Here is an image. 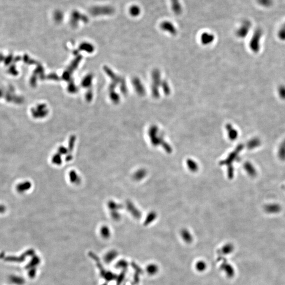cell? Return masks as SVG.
Instances as JSON below:
<instances>
[{
    "label": "cell",
    "mask_w": 285,
    "mask_h": 285,
    "mask_svg": "<svg viewBox=\"0 0 285 285\" xmlns=\"http://www.w3.org/2000/svg\"><path fill=\"white\" fill-rule=\"evenodd\" d=\"M94 10L97 11H100L93 13V14H112L114 12V9L111 7H101V8H94Z\"/></svg>",
    "instance_id": "cell-6"
},
{
    "label": "cell",
    "mask_w": 285,
    "mask_h": 285,
    "mask_svg": "<svg viewBox=\"0 0 285 285\" xmlns=\"http://www.w3.org/2000/svg\"><path fill=\"white\" fill-rule=\"evenodd\" d=\"M69 178L70 182L73 183V184L78 185L81 182V178H80V176L74 170H72L69 172Z\"/></svg>",
    "instance_id": "cell-7"
},
{
    "label": "cell",
    "mask_w": 285,
    "mask_h": 285,
    "mask_svg": "<svg viewBox=\"0 0 285 285\" xmlns=\"http://www.w3.org/2000/svg\"><path fill=\"white\" fill-rule=\"evenodd\" d=\"M278 92L279 96L281 98L283 99H285V86L284 85H281L279 86V87L278 89Z\"/></svg>",
    "instance_id": "cell-17"
},
{
    "label": "cell",
    "mask_w": 285,
    "mask_h": 285,
    "mask_svg": "<svg viewBox=\"0 0 285 285\" xmlns=\"http://www.w3.org/2000/svg\"><path fill=\"white\" fill-rule=\"evenodd\" d=\"M202 40L205 42H208L210 41L211 40H212L213 38V37L212 35H211L210 34H208V33H204L203 35H202Z\"/></svg>",
    "instance_id": "cell-24"
},
{
    "label": "cell",
    "mask_w": 285,
    "mask_h": 285,
    "mask_svg": "<svg viewBox=\"0 0 285 285\" xmlns=\"http://www.w3.org/2000/svg\"><path fill=\"white\" fill-rule=\"evenodd\" d=\"M126 208H127V210L128 211V212L130 213V214L134 218H135L136 219L140 218L141 214H140V211L136 208L134 204L131 201H127L126 203Z\"/></svg>",
    "instance_id": "cell-3"
},
{
    "label": "cell",
    "mask_w": 285,
    "mask_h": 285,
    "mask_svg": "<svg viewBox=\"0 0 285 285\" xmlns=\"http://www.w3.org/2000/svg\"><path fill=\"white\" fill-rule=\"evenodd\" d=\"M228 131L229 133V138L232 140H234L237 138L238 136V133L237 130H235L231 125L228 126Z\"/></svg>",
    "instance_id": "cell-11"
},
{
    "label": "cell",
    "mask_w": 285,
    "mask_h": 285,
    "mask_svg": "<svg viewBox=\"0 0 285 285\" xmlns=\"http://www.w3.org/2000/svg\"><path fill=\"white\" fill-rule=\"evenodd\" d=\"M187 164L189 166V169L192 171H196L197 170V165L193 160H189L187 161Z\"/></svg>",
    "instance_id": "cell-15"
},
{
    "label": "cell",
    "mask_w": 285,
    "mask_h": 285,
    "mask_svg": "<svg viewBox=\"0 0 285 285\" xmlns=\"http://www.w3.org/2000/svg\"><path fill=\"white\" fill-rule=\"evenodd\" d=\"M51 161L53 164L57 165H60L62 164V155L59 153L55 154L52 157Z\"/></svg>",
    "instance_id": "cell-12"
},
{
    "label": "cell",
    "mask_w": 285,
    "mask_h": 285,
    "mask_svg": "<svg viewBox=\"0 0 285 285\" xmlns=\"http://www.w3.org/2000/svg\"><path fill=\"white\" fill-rule=\"evenodd\" d=\"M110 214L112 217V218L115 220H118L120 219L121 217L120 213L118 212V211H110Z\"/></svg>",
    "instance_id": "cell-20"
},
{
    "label": "cell",
    "mask_w": 285,
    "mask_h": 285,
    "mask_svg": "<svg viewBox=\"0 0 285 285\" xmlns=\"http://www.w3.org/2000/svg\"><path fill=\"white\" fill-rule=\"evenodd\" d=\"M101 235L103 236L104 237H107L110 236V232L109 228H108L106 226H104L101 229Z\"/></svg>",
    "instance_id": "cell-19"
},
{
    "label": "cell",
    "mask_w": 285,
    "mask_h": 285,
    "mask_svg": "<svg viewBox=\"0 0 285 285\" xmlns=\"http://www.w3.org/2000/svg\"><path fill=\"white\" fill-rule=\"evenodd\" d=\"M146 174V171L144 170H140L137 171L134 174V178L135 180H140L144 178Z\"/></svg>",
    "instance_id": "cell-13"
},
{
    "label": "cell",
    "mask_w": 285,
    "mask_h": 285,
    "mask_svg": "<svg viewBox=\"0 0 285 285\" xmlns=\"http://www.w3.org/2000/svg\"><path fill=\"white\" fill-rule=\"evenodd\" d=\"M262 35L261 29L258 28L254 31L252 37L250 40L249 46L250 49L254 52H258L260 50V41Z\"/></svg>",
    "instance_id": "cell-1"
},
{
    "label": "cell",
    "mask_w": 285,
    "mask_h": 285,
    "mask_svg": "<svg viewBox=\"0 0 285 285\" xmlns=\"http://www.w3.org/2000/svg\"><path fill=\"white\" fill-rule=\"evenodd\" d=\"M73 156L72 154H67L66 155L65 160L66 162H70L73 160Z\"/></svg>",
    "instance_id": "cell-26"
},
{
    "label": "cell",
    "mask_w": 285,
    "mask_h": 285,
    "mask_svg": "<svg viewBox=\"0 0 285 285\" xmlns=\"http://www.w3.org/2000/svg\"><path fill=\"white\" fill-rule=\"evenodd\" d=\"M130 15L133 16H135V17L137 16L141 13L140 8L138 7V5H134L130 8Z\"/></svg>",
    "instance_id": "cell-10"
},
{
    "label": "cell",
    "mask_w": 285,
    "mask_h": 285,
    "mask_svg": "<svg viewBox=\"0 0 285 285\" xmlns=\"http://www.w3.org/2000/svg\"><path fill=\"white\" fill-rule=\"evenodd\" d=\"M251 26V23L249 21L245 20L241 24V26L237 30V35L240 38L246 37L248 35V33L250 30V27Z\"/></svg>",
    "instance_id": "cell-2"
},
{
    "label": "cell",
    "mask_w": 285,
    "mask_h": 285,
    "mask_svg": "<svg viewBox=\"0 0 285 285\" xmlns=\"http://www.w3.org/2000/svg\"><path fill=\"white\" fill-rule=\"evenodd\" d=\"M107 206L110 211H118L123 208V205L119 204L112 200H110L107 203Z\"/></svg>",
    "instance_id": "cell-8"
},
{
    "label": "cell",
    "mask_w": 285,
    "mask_h": 285,
    "mask_svg": "<svg viewBox=\"0 0 285 285\" xmlns=\"http://www.w3.org/2000/svg\"><path fill=\"white\" fill-rule=\"evenodd\" d=\"M31 186L32 184L30 182L26 181L19 184L17 187V190L18 192L23 193L25 191H28V190L31 188Z\"/></svg>",
    "instance_id": "cell-9"
},
{
    "label": "cell",
    "mask_w": 285,
    "mask_h": 285,
    "mask_svg": "<svg viewBox=\"0 0 285 285\" xmlns=\"http://www.w3.org/2000/svg\"><path fill=\"white\" fill-rule=\"evenodd\" d=\"M58 153L59 154L62 156L66 155L68 153V148L64 146H60L58 149Z\"/></svg>",
    "instance_id": "cell-21"
},
{
    "label": "cell",
    "mask_w": 285,
    "mask_h": 285,
    "mask_svg": "<svg viewBox=\"0 0 285 285\" xmlns=\"http://www.w3.org/2000/svg\"><path fill=\"white\" fill-rule=\"evenodd\" d=\"M156 218V214L155 213H151V214H149L147 216V219L145 220V223L148 224L150 222L152 221L154 219Z\"/></svg>",
    "instance_id": "cell-25"
},
{
    "label": "cell",
    "mask_w": 285,
    "mask_h": 285,
    "mask_svg": "<svg viewBox=\"0 0 285 285\" xmlns=\"http://www.w3.org/2000/svg\"><path fill=\"white\" fill-rule=\"evenodd\" d=\"M75 137H71L70 138L69 142V145H68V153L67 154H71V153L73 152V149L74 148L75 146Z\"/></svg>",
    "instance_id": "cell-14"
},
{
    "label": "cell",
    "mask_w": 285,
    "mask_h": 285,
    "mask_svg": "<svg viewBox=\"0 0 285 285\" xmlns=\"http://www.w3.org/2000/svg\"><path fill=\"white\" fill-rule=\"evenodd\" d=\"M171 8L174 13L180 15L182 12V7L180 0H171Z\"/></svg>",
    "instance_id": "cell-4"
},
{
    "label": "cell",
    "mask_w": 285,
    "mask_h": 285,
    "mask_svg": "<svg viewBox=\"0 0 285 285\" xmlns=\"http://www.w3.org/2000/svg\"><path fill=\"white\" fill-rule=\"evenodd\" d=\"M267 210L268 212H278V210H279V207L277 206H275V205L269 206H267Z\"/></svg>",
    "instance_id": "cell-22"
},
{
    "label": "cell",
    "mask_w": 285,
    "mask_h": 285,
    "mask_svg": "<svg viewBox=\"0 0 285 285\" xmlns=\"http://www.w3.org/2000/svg\"><path fill=\"white\" fill-rule=\"evenodd\" d=\"M160 27L163 30L167 31L172 34L176 33V28L173 24L169 21H164L160 24Z\"/></svg>",
    "instance_id": "cell-5"
},
{
    "label": "cell",
    "mask_w": 285,
    "mask_h": 285,
    "mask_svg": "<svg viewBox=\"0 0 285 285\" xmlns=\"http://www.w3.org/2000/svg\"><path fill=\"white\" fill-rule=\"evenodd\" d=\"M278 37L280 39L285 41V24L281 28L279 31Z\"/></svg>",
    "instance_id": "cell-18"
},
{
    "label": "cell",
    "mask_w": 285,
    "mask_h": 285,
    "mask_svg": "<svg viewBox=\"0 0 285 285\" xmlns=\"http://www.w3.org/2000/svg\"><path fill=\"white\" fill-rule=\"evenodd\" d=\"M259 143H260V142L259 140L257 138H254L249 142V145L250 148H254V147H256V146H258Z\"/></svg>",
    "instance_id": "cell-23"
},
{
    "label": "cell",
    "mask_w": 285,
    "mask_h": 285,
    "mask_svg": "<svg viewBox=\"0 0 285 285\" xmlns=\"http://www.w3.org/2000/svg\"><path fill=\"white\" fill-rule=\"evenodd\" d=\"M259 4L263 7H268L271 6L272 4V0H257Z\"/></svg>",
    "instance_id": "cell-16"
}]
</instances>
